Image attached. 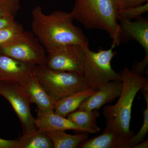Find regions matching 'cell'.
<instances>
[{
	"mask_svg": "<svg viewBox=\"0 0 148 148\" xmlns=\"http://www.w3.org/2000/svg\"><path fill=\"white\" fill-rule=\"evenodd\" d=\"M148 64V54H145L144 59L141 61L134 62L130 71L138 75L143 76Z\"/></svg>",
	"mask_w": 148,
	"mask_h": 148,
	"instance_id": "obj_23",
	"label": "cell"
},
{
	"mask_svg": "<svg viewBox=\"0 0 148 148\" xmlns=\"http://www.w3.org/2000/svg\"><path fill=\"white\" fill-rule=\"evenodd\" d=\"M148 11V2L142 5L123 9L117 12L118 20L120 18L130 20L141 17Z\"/></svg>",
	"mask_w": 148,
	"mask_h": 148,
	"instance_id": "obj_21",
	"label": "cell"
},
{
	"mask_svg": "<svg viewBox=\"0 0 148 148\" xmlns=\"http://www.w3.org/2000/svg\"><path fill=\"white\" fill-rule=\"evenodd\" d=\"M35 66L0 53V81L22 85L34 73Z\"/></svg>",
	"mask_w": 148,
	"mask_h": 148,
	"instance_id": "obj_9",
	"label": "cell"
},
{
	"mask_svg": "<svg viewBox=\"0 0 148 148\" xmlns=\"http://www.w3.org/2000/svg\"><path fill=\"white\" fill-rule=\"evenodd\" d=\"M17 140H8L0 138V148H16Z\"/></svg>",
	"mask_w": 148,
	"mask_h": 148,
	"instance_id": "obj_26",
	"label": "cell"
},
{
	"mask_svg": "<svg viewBox=\"0 0 148 148\" xmlns=\"http://www.w3.org/2000/svg\"><path fill=\"white\" fill-rule=\"evenodd\" d=\"M0 95L9 102L19 119L23 129L22 135L36 132V118L31 112L32 101L21 85L0 81Z\"/></svg>",
	"mask_w": 148,
	"mask_h": 148,
	"instance_id": "obj_7",
	"label": "cell"
},
{
	"mask_svg": "<svg viewBox=\"0 0 148 148\" xmlns=\"http://www.w3.org/2000/svg\"><path fill=\"white\" fill-rule=\"evenodd\" d=\"M96 91L90 88L86 90L74 92L59 101H55L54 113L66 118L69 114L77 110L82 103Z\"/></svg>",
	"mask_w": 148,
	"mask_h": 148,
	"instance_id": "obj_15",
	"label": "cell"
},
{
	"mask_svg": "<svg viewBox=\"0 0 148 148\" xmlns=\"http://www.w3.org/2000/svg\"><path fill=\"white\" fill-rule=\"evenodd\" d=\"M122 86V81H111L108 83L86 99L77 110H99L102 106L112 102L119 97L121 94Z\"/></svg>",
	"mask_w": 148,
	"mask_h": 148,
	"instance_id": "obj_11",
	"label": "cell"
},
{
	"mask_svg": "<svg viewBox=\"0 0 148 148\" xmlns=\"http://www.w3.org/2000/svg\"><path fill=\"white\" fill-rule=\"evenodd\" d=\"M141 90L147 104V108L144 110L143 112L144 120L143 124L138 133L136 135L134 134L129 139L127 148H133L138 143L144 141L148 131V90L142 89Z\"/></svg>",
	"mask_w": 148,
	"mask_h": 148,
	"instance_id": "obj_19",
	"label": "cell"
},
{
	"mask_svg": "<svg viewBox=\"0 0 148 148\" xmlns=\"http://www.w3.org/2000/svg\"><path fill=\"white\" fill-rule=\"evenodd\" d=\"M148 2V0H126L121 10L138 6Z\"/></svg>",
	"mask_w": 148,
	"mask_h": 148,
	"instance_id": "obj_25",
	"label": "cell"
},
{
	"mask_svg": "<svg viewBox=\"0 0 148 148\" xmlns=\"http://www.w3.org/2000/svg\"><path fill=\"white\" fill-rule=\"evenodd\" d=\"M16 148H53V145L45 130L38 129L32 134L22 135L17 140Z\"/></svg>",
	"mask_w": 148,
	"mask_h": 148,
	"instance_id": "obj_18",
	"label": "cell"
},
{
	"mask_svg": "<svg viewBox=\"0 0 148 148\" xmlns=\"http://www.w3.org/2000/svg\"><path fill=\"white\" fill-rule=\"evenodd\" d=\"M20 8L19 0H0V18L9 15L16 16Z\"/></svg>",
	"mask_w": 148,
	"mask_h": 148,
	"instance_id": "obj_22",
	"label": "cell"
},
{
	"mask_svg": "<svg viewBox=\"0 0 148 148\" xmlns=\"http://www.w3.org/2000/svg\"><path fill=\"white\" fill-rule=\"evenodd\" d=\"M15 17L14 15H9L0 18V30L14 23Z\"/></svg>",
	"mask_w": 148,
	"mask_h": 148,
	"instance_id": "obj_24",
	"label": "cell"
},
{
	"mask_svg": "<svg viewBox=\"0 0 148 148\" xmlns=\"http://www.w3.org/2000/svg\"><path fill=\"white\" fill-rule=\"evenodd\" d=\"M117 12L112 0H75L71 13L86 29L107 32L119 46L121 43Z\"/></svg>",
	"mask_w": 148,
	"mask_h": 148,
	"instance_id": "obj_3",
	"label": "cell"
},
{
	"mask_svg": "<svg viewBox=\"0 0 148 148\" xmlns=\"http://www.w3.org/2000/svg\"><path fill=\"white\" fill-rule=\"evenodd\" d=\"M34 74L42 87L54 101L90 88L82 75L39 65H35Z\"/></svg>",
	"mask_w": 148,
	"mask_h": 148,
	"instance_id": "obj_4",
	"label": "cell"
},
{
	"mask_svg": "<svg viewBox=\"0 0 148 148\" xmlns=\"http://www.w3.org/2000/svg\"><path fill=\"white\" fill-rule=\"evenodd\" d=\"M46 133L52 142L53 148H78L89 136V133L86 132L74 135L68 134L65 131H47Z\"/></svg>",
	"mask_w": 148,
	"mask_h": 148,
	"instance_id": "obj_17",
	"label": "cell"
},
{
	"mask_svg": "<svg viewBox=\"0 0 148 148\" xmlns=\"http://www.w3.org/2000/svg\"><path fill=\"white\" fill-rule=\"evenodd\" d=\"M116 45L113 42L107 50L94 52L89 46L84 47L86 56L83 75L90 88L97 90L111 81H121L120 73L112 68L111 61L116 54L114 50Z\"/></svg>",
	"mask_w": 148,
	"mask_h": 148,
	"instance_id": "obj_5",
	"label": "cell"
},
{
	"mask_svg": "<svg viewBox=\"0 0 148 148\" xmlns=\"http://www.w3.org/2000/svg\"><path fill=\"white\" fill-rule=\"evenodd\" d=\"M36 123L38 129L43 130L46 132L73 130L86 132L83 128L68 118L60 116L54 112L44 113L38 110Z\"/></svg>",
	"mask_w": 148,
	"mask_h": 148,
	"instance_id": "obj_13",
	"label": "cell"
},
{
	"mask_svg": "<svg viewBox=\"0 0 148 148\" xmlns=\"http://www.w3.org/2000/svg\"><path fill=\"white\" fill-rule=\"evenodd\" d=\"M148 140H144L141 143H138L137 145L133 147V148H148Z\"/></svg>",
	"mask_w": 148,
	"mask_h": 148,
	"instance_id": "obj_28",
	"label": "cell"
},
{
	"mask_svg": "<svg viewBox=\"0 0 148 148\" xmlns=\"http://www.w3.org/2000/svg\"><path fill=\"white\" fill-rule=\"evenodd\" d=\"M120 40L121 43L134 40L148 54V19L143 16L136 18L135 21L120 18Z\"/></svg>",
	"mask_w": 148,
	"mask_h": 148,
	"instance_id": "obj_10",
	"label": "cell"
},
{
	"mask_svg": "<svg viewBox=\"0 0 148 148\" xmlns=\"http://www.w3.org/2000/svg\"><path fill=\"white\" fill-rule=\"evenodd\" d=\"M29 95L32 103L37 105L38 110L44 113L54 112V102L40 84L34 73L21 85Z\"/></svg>",
	"mask_w": 148,
	"mask_h": 148,
	"instance_id": "obj_12",
	"label": "cell"
},
{
	"mask_svg": "<svg viewBox=\"0 0 148 148\" xmlns=\"http://www.w3.org/2000/svg\"><path fill=\"white\" fill-rule=\"evenodd\" d=\"M128 140L106 127L101 135L88 139L80 144L79 148H127Z\"/></svg>",
	"mask_w": 148,
	"mask_h": 148,
	"instance_id": "obj_14",
	"label": "cell"
},
{
	"mask_svg": "<svg viewBox=\"0 0 148 148\" xmlns=\"http://www.w3.org/2000/svg\"><path fill=\"white\" fill-rule=\"evenodd\" d=\"M99 116L98 110L95 109L92 110H77L69 114L67 117L74 123L83 128L86 132L94 134L101 130L97 123V119Z\"/></svg>",
	"mask_w": 148,
	"mask_h": 148,
	"instance_id": "obj_16",
	"label": "cell"
},
{
	"mask_svg": "<svg viewBox=\"0 0 148 148\" xmlns=\"http://www.w3.org/2000/svg\"><path fill=\"white\" fill-rule=\"evenodd\" d=\"M126 0H112L118 11L121 10Z\"/></svg>",
	"mask_w": 148,
	"mask_h": 148,
	"instance_id": "obj_27",
	"label": "cell"
},
{
	"mask_svg": "<svg viewBox=\"0 0 148 148\" xmlns=\"http://www.w3.org/2000/svg\"><path fill=\"white\" fill-rule=\"evenodd\" d=\"M85 47L69 45L47 52L46 66L56 70L83 75Z\"/></svg>",
	"mask_w": 148,
	"mask_h": 148,
	"instance_id": "obj_8",
	"label": "cell"
},
{
	"mask_svg": "<svg viewBox=\"0 0 148 148\" xmlns=\"http://www.w3.org/2000/svg\"><path fill=\"white\" fill-rule=\"evenodd\" d=\"M32 33L47 52L69 45L88 46V41L82 30L73 23L71 13L56 11L49 14L37 6L32 12Z\"/></svg>",
	"mask_w": 148,
	"mask_h": 148,
	"instance_id": "obj_1",
	"label": "cell"
},
{
	"mask_svg": "<svg viewBox=\"0 0 148 148\" xmlns=\"http://www.w3.org/2000/svg\"><path fill=\"white\" fill-rule=\"evenodd\" d=\"M0 53L18 61L46 66L47 51L32 32H24L10 42L0 48Z\"/></svg>",
	"mask_w": 148,
	"mask_h": 148,
	"instance_id": "obj_6",
	"label": "cell"
},
{
	"mask_svg": "<svg viewBox=\"0 0 148 148\" xmlns=\"http://www.w3.org/2000/svg\"><path fill=\"white\" fill-rule=\"evenodd\" d=\"M122 89L118 101L114 105L104 108L103 114L106 120V127L127 139L135 134L130 129L133 101L140 90L148 86L147 79L130 71L127 67L121 71Z\"/></svg>",
	"mask_w": 148,
	"mask_h": 148,
	"instance_id": "obj_2",
	"label": "cell"
},
{
	"mask_svg": "<svg viewBox=\"0 0 148 148\" xmlns=\"http://www.w3.org/2000/svg\"><path fill=\"white\" fill-rule=\"evenodd\" d=\"M24 31L22 25L16 21L11 25L0 30V48L16 38Z\"/></svg>",
	"mask_w": 148,
	"mask_h": 148,
	"instance_id": "obj_20",
	"label": "cell"
}]
</instances>
